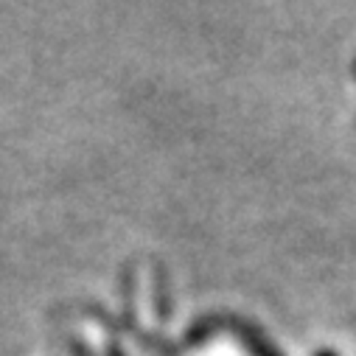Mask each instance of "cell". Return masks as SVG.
Wrapping results in <instances>:
<instances>
[{
	"instance_id": "1",
	"label": "cell",
	"mask_w": 356,
	"mask_h": 356,
	"mask_svg": "<svg viewBox=\"0 0 356 356\" xmlns=\"http://www.w3.org/2000/svg\"><path fill=\"white\" fill-rule=\"evenodd\" d=\"M317 356H337V353H334V350H320Z\"/></svg>"
}]
</instances>
